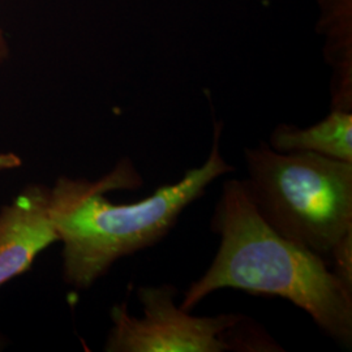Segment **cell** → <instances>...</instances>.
Returning a JSON list of instances; mask_svg holds the SVG:
<instances>
[{
	"instance_id": "1",
	"label": "cell",
	"mask_w": 352,
	"mask_h": 352,
	"mask_svg": "<svg viewBox=\"0 0 352 352\" xmlns=\"http://www.w3.org/2000/svg\"><path fill=\"white\" fill-rule=\"evenodd\" d=\"M222 129V123L214 124L212 151L200 167L138 202L113 204L106 197L111 190L142 186L129 160L97 180L59 177L50 188L51 217L63 245L64 282L74 289H89L118 260L164 239L215 179L235 170L221 153Z\"/></svg>"
},
{
	"instance_id": "10",
	"label": "cell",
	"mask_w": 352,
	"mask_h": 352,
	"mask_svg": "<svg viewBox=\"0 0 352 352\" xmlns=\"http://www.w3.org/2000/svg\"><path fill=\"white\" fill-rule=\"evenodd\" d=\"M10 56V46H8V41L6 38V34L3 32V29L0 28V64L4 63Z\"/></svg>"
},
{
	"instance_id": "5",
	"label": "cell",
	"mask_w": 352,
	"mask_h": 352,
	"mask_svg": "<svg viewBox=\"0 0 352 352\" xmlns=\"http://www.w3.org/2000/svg\"><path fill=\"white\" fill-rule=\"evenodd\" d=\"M59 243L51 217V190L28 184L0 209V287L25 274L38 256Z\"/></svg>"
},
{
	"instance_id": "7",
	"label": "cell",
	"mask_w": 352,
	"mask_h": 352,
	"mask_svg": "<svg viewBox=\"0 0 352 352\" xmlns=\"http://www.w3.org/2000/svg\"><path fill=\"white\" fill-rule=\"evenodd\" d=\"M327 34V62L333 67V103H352V0H320Z\"/></svg>"
},
{
	"instance_id": "2",
	"label": "cell",
	"mask_w": 352,
	"mask_h": 352,
	"mask_svg": "<svg viewBox=\"0 0 352 352\" xmlns=\"http://www.w3.org/2000/svg\"><path fill=\"white\" fill-rule=\"evenodd\" d=\"M210 226L221 238L219 248L184 292L182 309H195L222 289L278 296L307 312L327 337L351 347L352 289L322 257L279 235L258 213L243 180L223 184Z\"/></svg>"
},
{
	"instance_id": "6",
	"label": "cell",
	"mask_w": 352,
	"mask_h": 352,
	"mask_svg": "<svg viewBox=\"0 0 352 352\" xmlns=\"http://www.w3.org/2000/svg\"><path fill=\"white\" fill-rule=\"evenodd\" d=\"M267 145L280 153H315L352 164V111L331 107L321 122L307 128L280 124Z\"/></svg>"
},
{
	"instance_id": "4",
	"label": "cell",
	"mask_w": 352,
	"mask_h": 352,
	"mask_svg": "<svg viewBox=\"0 0 352 352\" xmlns=\"http://www.w3.org/2000/svg\"><path fill=\"white\" fill-rule=\"evenodd\" d=\"M176 295L177 289L168 283L140 287L141 318L131 315L124 302L115 304L104 351H283L251 317L239 314L197 317L176 305Z\"/></svg>"
},
{
	"instance_id": "9",
	"label": "cell",
	"mask_w": 352,
	"mask_h": 352,
	"mask_svg": "<svg viewBox=\"0 0 352 352\" xmlns=\"http://www.w3.org/2000/svg\"><path fill=\"white\" fill-rule=\"evenodd\" d=\"M23 166V158L12 151L0 153V173L13 171Z\"/></svg>"
},
{
	"instance_id": "8",
	"label": "cell",
	"mask_w": 352,
	"mask_h": 352,
	"mask_svg": "<svg viewBox=\"0 0 352 352\" xmlns=\"http://www.w3.org/2000/svg\"><path fill=\"white\" fill-rule=\"evenodd\" d=\"M330 269L344 286L352 289V232L340 240L333 251Z\"/></svg>"
},
{
	"instance_id": "3",
	"label": "cell",
	"mask_w": 352,
	"mask_h": 352,
	"mask_svg": "<svg viewBox=\"0 0 352 352\" xmlns=\"http://www.w3.org/2000/svg\"><path fill=\"white\" fill-rule=\"evenodd\" d=\"M243 180L265 221L283 238L315 252L330 266L352 232V164L315 153H280L261 142L245 148Z\"/></svg>"
}]
</instances>
